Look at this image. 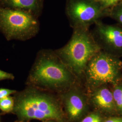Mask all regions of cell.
I'll use <instances>...</instances> for the list:
<instances>
[{"label": "cell", "instance_id": "6da1fadb", "mask_svg": "<svg viewBox=\"0 0 122 122\" xmlns=\"http://www.w3.org/2000/svg\"><path fill=\"white\" fill-rule=\"evenodd\" d=\"M29 80L35 86L59 90L74 86L77 77L55 51L43 50L37 55Z\"/></svg>", "mask_w": 122, "mask_h": 122}, {"label": "cell", "instance_id": "7a4b0ae2", "mask_svg": "<svg viewBox=\"0 0 122 122\" xmlns=\"http://www.w3.org/2000/svg\"><path fill=\"white\" fill-rule=\"evenodd\" d=\"M13 111L22 122L31 120L66 122L60 105L54 98L34 88H29L18 94Z\"/></svg>", "mask_w": 122, "mask_h": 122}, {"label": "cell", "instance_id": "3957f363", "mask_svg": "<svg viewBox=\"0 0 122 122\" xmlns=\"http://www.w3.org/2000/svg\"><path fill=\"white\" fill-rule=\"evenodd\" d=\"M101 50L89 29L76 28L69 41L55 50L61 60L77 78L83 77L88 62Z\"/></svg>", "mask_w": 122, "mask_h": 122}, {"label": "cell", "instance_id": "277c9868", "mask_svg": "<svg viewBox=\"0 0 122 122\" xmlns=\"http://www.w3.org/2000/svg\"><path fill=\"white\" fill-rule=\"evenodd\" d=\"M122 61L119 57L100 50L87 63L84 77L89 87L115 85L120 81Z\"/></svg>", "mask_w": 122, "mask_h": 122}, {"label": "cell", "instance_id": "5b68a950", "mask_svg": "<svg viewBox=\"0 0 122 122\" xmlns=\"http://www.w3.org/2000/svg\"><path fill=\"white\" fill-rule=\"evenodd\" d=\"M37 16L27 10L0 7V30L8 40H25L39 30Z\"/></svg>", "mask_w": 122, "mask_h": 122}, {"label": "cell", "instance_id": "8992f818", "mask_svg": "<svg viewBox=\"0 0 122 122\" xmlns=\"http://www.w3.org/2000/svg\"><path fill=\"white\" fill-rule=\"evenodd\" d=\"M66 13L73 29H89L90 27L109 15V10L103 8L100 2L95 0H67Z\"/></svg>", "mask_w": 122, "mask_h": 122}, {"label": "cell", "instance_id": "52a82bcc", "mask_svg": "<svg viewBox=\"0 0 122 122\" xmlns=\"http://www.w3.org/2000/svg\"><path fill=\"white\" fill-rule=\"evenodd\" d=\"M94 25L91 33L101 50L122 57V26L105 24L101 20Z\"/></svg>", "mask_w": 122, "mask_h": 122}, {"label": "cell", "instance_id": "ba28073f", "mask_svg": "<svg viewBox=\"0 0 122 122\" xmlns=\"http://www.w3.org/2000/svg\"><path fill=\"white\" fill-rule=\"evenodd\" d=\"M64 97L66 111L68 118L75 122L82 118L86 112V105L83 95L78 89L71 87Z\"/></svg>", "mask_w": 122, "mask_h": 122}, {"label": "cell", "instance_id": "9c48e42d", "mask_svg": "<svg viewBox=\"0 0 122 122\" xmlns=\"http://www.w3.org/2000/svg\"><path fill=\"white\" fill-rule=\"evenodd\" d=\"M106 86L103 85L94 88L92 101L99 109L108 113H113L117 110L113 93Z\"/></svg>", "mask_w": 122, "mask_h": 122}, {"label": "cell", "instance_id": "30bf717a", "mask_svg": "<svg viewBox=\"0 0 122 122\" xmlns=\"http://www.w3.org/2000/svg\"><path fill=\"white\" fill-rule=\"evenodd\" d=\"M43 0H3L5 4L17 9H25L35 16L39 14Z\"/></svg>", "mask_w": 122, "mask_h": 122}, {"label": "cell", "instance_id": "8fae6325", "mask_svg": "<svg viewBox=\"0 0 122 122\" xmlns=\"http://www.w3.org/2000/svg\"><path fill=\"white\" fill-rule=\"evenodd\" d=\"M112 92L117 110L122 114V83L119 82L114 85Z\"/></svg>", "mask_w": 122, "mask_h": 122}, {"label": "cell", "instance_id": "7c38bea8", "mask_svg": "<svg viewBox=\"0 0 122 122\" xmlns=\"http://www.w3.org/2000/svg\"><path fill=\"white\" fill-rule=\"evenodd\" d=\"M108 16L114 19L122 26V1L109 9Z\"/></svg>", "mask_w": 122, "mask_h": 122}, {"label": "cell", "instance_id": "4fadbf2b", "mask_svg": "<svg viewBox=\"0 0 122 122\" xmlns=\"http://www.w3.org/2000/svg\"><path fill=\"white\" fill-rule=\"evenodd\" d=\"M15 100L10 96L5 97L0 100V109L3 112L8 113L13 111Z\"/></svg>", "mask_w": 122, "mask_h": 122}, {"label": "cell", "instance_id": "5bb4252c", "mask_svg": "<svg viewBox=\"0 0 122 122\" xmlns=\"http://www.w3.org/2000/svg\"><path fill=\"white\" fill-rule=\"evenodd\" d=\"M80 122H103L102 118L99 113H93L87 115Z\"/></svg>", "mask_w": 122, "mask_h": 122}, {"label": "cell", "instance_id": "9a60e30c", "mask_svg": "<svg viewBox=\"0 0 122 122\" xmlns=\"http://www.w3.org/2000/svg\"><path fill=\"white\" fill-rule=\"evenodd\" d=\"M99 1L103 9L109 10L116 5L122 2V0H100Z\"/></svg>", "mask_w": 122, "mask_h": 122}, {"label": "cell", "instance_id": "2e32d148", "mask_svg": "<svg viewBox=\"0 0 122 122\" xmlns=\"http://www.w3.org/2000/svg\"><path fill=\"white\" fill-rule=\"evenodd\" d=\"M16 91L13 90H10L5 88L0 89V100L3 99L7 96H10V95L15 94Z\"/></svg>", "mask_w": 122, "mask_h": 122}, {"label": "cell", "instance_id": "e0dca14e", "mask_svg": "<svg viewBox=\"0 0 122 122\" xmlns=\"http://www.w3.org/2000/svg\"><path fill=\"white\" fill-rule=\"evenodd\" d=\"M15 78L12 74L0 70V81L4 80H13Z\"/></svg>", "mask_w": 122, "mask_h": 122}, {"label": "cell", "instance_id": "ac0fdd59", "mask_svg": "<svg viewBox=\"0 0 122 122\" xmlns=\"http://www.w3.org/2000/svg\"><path fill=\"white\" fill-rule=\"evenodd\" d=\"M104 122H122V117H115L109 118Z\"/></svg>", "mask_w": 122, "mask_h": 122}, {"label": "cell", "instance_id": "d6986e66", "mask_svg": "<svg viewBox=\"0 0 122 122\" xmlns=\"http://www.w3.org/2000/svg\"><path fill=\"white\" fill-rule=\"evenodd\" d=\"M96 0V1H100V0Z\"/></svg>", "mask_w": 122, "mask_h": 122}, {"label": "cell", "instance_id": "ffe728a7", "mask_svg": "<svg viewBox=\"0 0 122 122\" xmlns=\"http://www.w3.org/2000/svg\"></svg>", "mask_w": 122, "mask_h": 122}]
</instances>
